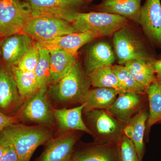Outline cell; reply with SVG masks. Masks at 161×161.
I'll use <instances>...</instances> for the list:
<instances>
[{
  "instance_id": "21",
  "label": "cell",
  "mask_w": 161,
  "mask_h": 161,
  "mask_svg": "<svg viewBox=\"0 0 161 161\" xmlns=\"http://www.w3.org/2000/svg\"><path fill=\"white\" fill-rule=\"evenodd\" d=\"M48 49L50 53L51 72L53 84L66 75L78 59L77 56L71 54L60 48Z\"/></svg>"
},
{
  "instance_id": "33",
  "label": "cell",
  "mask_w": 161,
  "mask_h": 161,
  "mask_svg": "<svg viewBox=\"0 0 161 161\" xmlns=\"http://www.w3.org/2000/svg\"><path fill=\"white\" fill-rule=\"evenodd\" d=\"M152 64L156 74L161 73V59H157L153 62Z\"/></svg>"
},
{
  "instance_id": "36",
  "label": "cell",
  "mask_w": 161,
  "mask_h": 161,
  "mask_svg": "<svg viewBox=\"0 0 161 161\" xmlns=\"http://www.w3.org/2000/svg\"><path fill=\"white\" fill-rule=\"evenodd\" d=\"M84 1L87 4H88V3H91V2H92L93 0H84Z\"/></svg>"
},
{
  "instance_id": "19",
  "label": "cell",
  "mask_w": 161,
  "mask_h": 161,
  "mask_svg": "<svg viewBox=\"0 0 161 161\" xmlns=\"http://www.w3.org/2000/svg\"><path fill=\"white\" fill-rule=\"evenodd\" d=\"M148 116L149 109L146 107L133 116L129 123L125 125L123 129V134L134 144L140 161H142L144 156V134Z\"/></svg>"
},
{
  "instance_id": "6",
  "label": "cell",
  "mask_w": 161,
  "mask_h": 161,
  "mask_svg": "<svg viewBox=\"0 0 161 161\" xmlns=\"http://www.w3.org/2000/svg\"><path fill=\"white\" fill-rule=\"evenodd\" d=\"M54 108L48 88L41 89L24 102L14 116L19 122L24 121L53 129L56 125Z\"/></svg>"
},
{
  "instance_id": "27",
  "label": "cell",
  "mask_w": 161,
  "mask_h": 161,
  "mask_svg": "<svg viewBox=\"0 0 161 161\" xmlns=\"http://www.w3.org/2000/svg\"><path fill=\"white\" fill-rule=\"evenodd\" d=\"M40 49V59L34 73L38 89L48 88L52 84L50 53L48 49L36 42Z\"/></svg>"
},
{
  "instance_id": "16",
  "label": "cell",
  "mask_w": 161,
  "mask_h": 161,
  "mask_svg": "<svg viewBox=\"0 0 161 161\" xmlns=\"http://www.w3.org/2000/svg\"><path fill=\"white\" fill-rule=\"evenodd\" d=\"M142 0H102L93 6L94 11L117 15L139 24Z\"/></svg>"
},
{
  "instance_id": "20",
  "label": "cell",
  "mask_w": 161,
  "mask_h": 161,
  "mask_svg": "<svg viewBox=\"0 0 161 161\" xmlns=\"http://www.w3.org/2000/svg\"><path fill=\"white\" fill-rule=\"evenodd\" d=\"M98 38L97 35L90 33L73 32L57 38L49 43L44 44L39 43L47 49L59 48L78 56V51L80 48Z\"/></svg>"
},
{
  "instance_id": "8",
  "label": "cell",
  "mask_w": 161,
  "mask_h": 161,
  "mask_svg": "<svg viewBox=\"0 0 161 161\" xmlns=\"http://www.w3.org/2000/svg\"><path fill=\"white\" fill-rule=\"evenodd\" d=\"M22 32L35 42L44 44L62 36L74 32L72 23L69 21L50 17H32Z\"/></svg>"
},
{
  "instance_id": "34",
  "label": "cell",
  "mask_w": 161,
  "mask_h": 161,
  "mask_svg": "<svg viewBox=\"0 0 161 161\" xmlns=\"http://www.w3.org/2000/svg\"><path fill=\"white\" fill-rule=\"evenodd\" d=\"M156 76L157 78V81L161 85V73H157L156 74Z\"/></svg>"
},
{
  "instance_id": "28",
  "label": "cell",
  "mask_w": 161,
  "mask_h": 161,
  "mask_svg": "<svg viewBox=\"0 0 161 161\" xmlns=\"http://www.w3.org/2000/svg\"><path fill=\"white\" fill-rule=\"evenodd\" d=\"M88 75L92 86L94 87L113 88L119 93L118 79L113 71L112 66L97 69Z\"/></svg>"
},
{
  "instance_id": "17",
  "label": "cell",
  "mask_w": 161,
  "mask_h": 161,
  "mask_svg": "<svg viewBox=\"0 0 161 161\" xmlns=\"http://www.w3.org/2000/svg\"><path fill=\"white\" fill-rule=\"evenodd\" d=\"M84 104L74 108H55L54 115L59 134L70 131L85 132L92 135L84 121L83 109Z\"/></svg>"
},
{
  "instance_id": "9",
  "label": "cell",
  "mask_w": 161,
  "mask_h": 161,
  "mask_svg": "<svg viewBox=\"0 0 161 161\" xmlns=\"http://www.w3.org/2000/svg\"><path fill=\"white\" fill-rule=\"evenodd\" d=\"M31 9L32 17H50L73 23L78 13L87 7L84 0H23Z\"/></svg>"
},
{
  "instance_id": "2",
  "label": "cell",
  "mask_w": 161,
  "mask_h": 161,
  "mask_svg": "<svg viewBox=\"0 0 161 161\" xmlns=\"http://www.w3.org/2000/svg\"><path fill=\"white\" fill-rule=\"evenodd\" d=\"M53 129L42 125L28 126L19 122L2 131L0 136L12 145L21 161H30L37 148L53 137Z\"/></svg>"
},
{
  "instance_id": "3",
  "label": "cell",
  "mask_w": 161,
  "mask_h": 161,
  "mask_svg": "<svg viewBox=\"0 0 161 161\" xmlns=\"http://www.w3.org/2000/svg\"><path fill=\"white\" fill-rule=\"evenodd\" d=\"M128 23L112 36L114 51L118 64L125 65L131 60L152 62L157 60L154 47L147 38L135 31Z\"/></svg>"
},
{
  "instance_id": "32",
  "label": "cell",
  "mask_w": 161,
  "mask_h": 161,
  "mask_svg": "<svg viewBox=\"0 0 161 161\" xmlns=\"http://www.w3.org/2000/svg\"><path fill=\"white\" fill-rule=\"evenodd\" d=\"M19 122L16 117L6 115L0 111V131L12 124Z\"/></svg>"
},
{
  "instance_id": "30",
  "label": "cell",
  "mask_w": 161,
  "mask_h": 161,
  "mask_svg": "<svg viewBox=\"0 0 161 161\" xmlns=\"http://www.w3.org/2000/svg\"><path fill=\"white\" fill-rule=\"evenodd\" d=\"M40 49L36 42L21 58L17 66L24 71L34 72L40 59Z\"/></svg>"
},
{
  "instance_id": "29",
  "label": "cell",
  "mask_w": 161,
  "mask_h": 161,
  "mask_svg": "<svg viewBox=\"0 0 161 161\" xmlns=\"http://www.w3.org/2000/svg\"><path fill=\"white\" fill-rule=\"evenodd\" d=\"M119 161H140L132 141L123 134L117 143Z\"/></svg>"
},
{
  "instance_id": "18",
  "label": "cell",
  "mask_w": 161,
  "mask_h": 161,
  "mask_svg": "<svg viewBox=\"0 0 161 161\" xmlns=\"http://www.w3.org/2000/svg\"><path fill=\"white\" fill-rule=\"evenodd\" d=\"M116 57L109 43L99 41L88 47L86 53L85 69L87 75L94 70L114 65Z\"/></svg>"
},
{
  "instance_id": "7",
  "label": "cell",
  "mask_w": 161,
  "mask_h": 161,
  "mask_svg": "<svg viewBox=\"0 0 161 161\" xmlns=\"http://www.w3.org/2000/svg\"><path fill=\"white\" fill-rule=\"evenodd\" d=\"M32 18L29 3L23 0H0V40L22 32Z\"/></svg>"
},
{
  "instance_id": "11",
  "label": "cell",
  "mask_w": 161,
  "mask_h": 161,
  "mask_svg": "<svg viewBox=\"0 0 161 161\" xmlns=\"http://www.w3.org/2000/svg\"><path fill=\"white\" fill-rule=\"evenodd\" d=\"M24 103L11 69L0 62V111L14 116Z\"/></svg>"
},
{
  "instance_id": "1",
  "label": "cell",
  "mask_w": 161,
  "mask_h": 161,
  "mask_svg": "<svg viewBox=\"0 0 161 161\" xmlns=\"http://www.w3.org/2000/svg\"><path fill=\"white\" fill-rule=\"evenodd\" d=\"M91 86L88 75L78 60L66 75L48 88V92L56 103L80 105L84 103Z\"/></svg>"
},
{
  "instance_id": "26",
  "label": "cell",
  "mask_w": 161,
  "mask_h": 161,
  "mask_svg": "<svg viewBox=\"0 0 161 161\" xmlns=\"http://www.w3.org/2000/svg\"><path fill=\"white\" fill-rule=\"evenodd\" d=\"M112 69L118 79L119 94L125 93L146 94L147 88L136 80L124 65L115 64L112 66Z\"/></svg>"
},
{
  "instance_id": "15",
  "label": "cell",
  "mask_w": 161,
  "mask_h": 161,
  "mask_svg": "<svg viewBox=\"0 0 161 161\" xmlns=\"http://www.w3.org/2000/svg\"><path fill=\"white\" fill-rule=\"evenodd\" d=\"M146 95L132 93L119 94L108 111L115 118L126 125L146 107Z\"/></svg>"
},
{
  "instance_id": "10",
  "label": "cell",
  "mask_w": 161,
  "mask_h": 161,
  "mask_svg": "<svg viewBox=\"0 0 161 161\" xmlns=\"http://www.w3.org/2000/svg\"><path fill=\"white\" fill-rule=\"evenodd\" d=\"M79 131L60 133L47 142L37 161H73L75 146L80 138Z\"/></svg>"
},
{
  "instance_id": "37",
  "label": "cell",
  "mask_w": 161,
  "mask_h": 161,
  "mask_svg": "<svg viewBox=\"0 0 161 161\" xmlns=\"http://www.w3.org/2000/svg\"><path fill=\"white\" fill-rule=\"evenodd\" d=\"M158 59H161V55L160 57V58H158Z\"/></svg>"
},
{
  "instance_id": "24",
  "label": "cell",
  "mask_w": 161,
  "mask_h": 161,
  "mask_svg": "<svg viewBox=\"0 0 161 161\" xmlns=\"http://www.w3.org/2000/svg\"><path fill=\"white\" fill-rule=\"evenodd\" d=\"M19 93L24 102L39 90L34 72L24 71L17 66L11 68Z\"/></svg>"
},
{
  "instance_id": "35",
  "label": "cell",
  "mask_w": 161,
  "mask_h": 161,
  "mask_svg": "<svg viewBox=\"0 0 161 161\" xmlns=\"http://www.w3.org/2000/svg\"><path fill=\"white\" fill-rule=\"evenodd\" d=\"M3 151L2 147L0 145V161H3Z\"/></svg>"
},
{
  "instance_id": "4",
  "label": "cell",
  "mask_w": 161,
  "mask_h": 161,
  "mask_svg": "<svg viewBox=\"0 0 161 161\" xmlns=\"http://www.w3.org/2000/svg\"><path fill=\"white\" fill-rule=\"evenodd\" d=\"M125 18L106 13H78L72 23L74 32L90 33L98 37L110 36L129 22Z\"/></svg>"
},
{
  "instance_id": "31",
  "label": "cell",
  "mask_w": 161,
  "mask_h": 161,
  "mask_svg": "<svg viewBox=\"0 0 161 161\" xmlns=\"http://www.w3.org/2000/svg\"><path fill=\"white\" fill-rule=\"evenodd\" d=\"M0 145L3 149V161H21L12 145L1 136Z\"/></svg>"
},
{
  "instance_id": "14",
  "label": "cell",
  "mask_w": 161,
  "mask_h": 161,
  "mask_svg": "<svg viewBox=\"0 0 161 161\" xmlns=\"http://www.w3.org/2000/svg\"><path fill=\"white\" fill-rule=\"evenodd\" d=\"M73 161H119L117 144L81 143L75 147Z\"/></svg>"
},
{
  "instance_id": "12",
  "label": "cell",
  "mask_w": 161,
  "mask_h": 161,
  "mask_svg": "<svg viewBox=\"0 0 161 161\" xmlns=\"http://www.w3.org/2000/svg\"><path fill=\"white\" fill-rule=\"evenodd\" d=\"M139 24L153 47L161 48L160 0H146L141 9Z\"/></svg>"
},
{
  "instance_id": "23",
  "label": "cell",
  "mask_w": 161,
  "mask_h": 161,
  "mask_svg": "<svg viewBox=\"0 0 161 161\" xmlns=\"http://www.w3.org/2000/svg\"><path fill=\"white\" fill-rule=\"evenodd\" d=\"M149 102V116L146 130L161 121V85L157 81L150 85L146 89Z\"/></svg>"
},
{
  "instance_id": "13",
  "label": "cell",
  "mask_w": 161,
  "mask_h": 161,
  "mask_svg": "<svg viewBox=\"0 0 161 161\" xmlns=\"http://www.w3.org/2000/svg\"><path fill=\"white\" fill-rule=\"evenodd\" d=\"M35 43L30 36L23 32L4 38L0 40V62L11 69L17 65Z\"/></svg>"
},
{
  "instance_id": "5",
  "label": "cell",
  "mask_w": 161,
  "mask_h": 161,
  "mask_svg": "<svg viewBox=\"0 0 161 161\" xmlns=\"http://www.w3.org/2000/svg\"><path fill=\"white\" fill-rule=\"evenodd\" d=\"M82 115L84 121L96 142L117 144L123 134L125 125L107 110H92L83 113Z\"/></svg>"
},
{
  "instance_id": "38",
  "label": "cell",
  "mask_w": 161,
  "mask_h": 161,
  "mask_svg": "<svg viewBox=\"0 0 161 161\" xmlns=\"http://www.w3.org/2000/svg\"><path fill=\"white\" fill-rule=\"evenodd\" d=\"M159 123H161V121Z\"/></svg>"
},
{
  "instance_id": "25",
  "label": "cell",
  "mask_w": 161,
  "mask_h": 161,
  "mask_svg": "<svg viewBox=\"0 0 161 161\" xmlns=\"http://www.w3.org/2000/svg\"><path fill=\"white\" fill-rule=\"evenodd\" d=\"M136 80L147 88L157 80L156 73L152 62H143L135 60L128 61L124 65Z\"/></svg>"
},
{
  "instance_id": "22",
  "label": "cell",
  "mask_w": 161,
  "mask_h": 161,
  "mask_svg": "<svg viewBox=\"0 0 161 161\" xmlns=\"http://www.w3.org/2000/svg\"><path fill=\"white\" fill-rule=\"evenodd\" d=\"M119 95L116 90L97 87L90 89L84 103L83 113L95 110L108 111Z\"/></svg>"
}]
</instances>
